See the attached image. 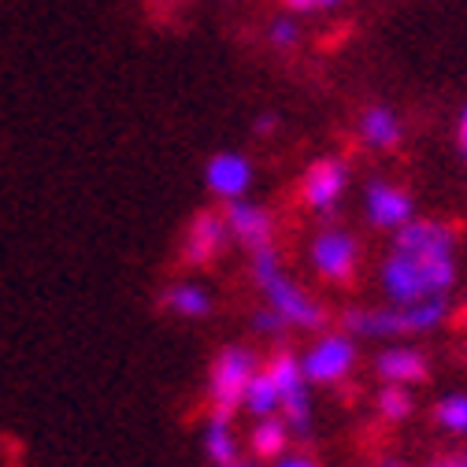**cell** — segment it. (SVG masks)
Listing matches in <instances>:
<instances>
[{"mask_svg": "<svg viewBox=\"0 0 467 467\" xmlns=\"http://www.w3.org/2000/svg\"><path fill=\"white\" fill-rule=\"evenodd\" d=\"M456 278L452 230L441 223H412L397 230L393 253L382 267V285L393 305H416L427 297H445Z\"/></svg>", "mask_w": 467, "mask_h": 467, "instance_id": "obj_1", "label": "cell"}, {"mask_svg": "<svg viewBox=\"0 0 467 467\" xmlns=\"http://www.w3.org/2000/svg\"><path fill=\"white\" fill-rule=\"evenodd\" d=\"M253 275H256V285L264 289L267 305L285 323H294V327H323V308L316 301H308L301 289L278 271V256H275L271 245L253 249Z\"/></svg>", "mask_w": 467, "mask_h": 467, "instance_id": "obj_2", "label": "cell"}, {"mask_svg": "<svg viewBox=\"0 0 467 467\" xmlns=\"http://www.w3.org/2000/svg\"><path fill=\"white\" fill-rule=\"evenodd\" d=\"M445 297H427L416 305H397L389 312H348L345 323L364 337H389V334H420L445 319Z\"/></svg>", "mask_w": 467, "mask_h": 467, "instance_id": "obj_3", "label": "cell"}, {"mask_svg": "<svg viewBox=\"0 0 467 467\" xmlns=\"http://www.w3.org/2000/svg\"><path fill=\"white\" fill-rule=\"evenodd\" d=\"M256 375V360L249 348H223L219 360L212 364V404L215 412L230 416L245 400L249 379Z\"/></svg>", "mask_w": 467, "mask_h": 467, "instance_id": "obj_4", "label": "cell"}, {"mask_svg": "<svg viewBox=\"0 0 467 467\" xmlns=\"http://www.w3.org/2000/svg\"><path fill=\"white\" fill-rule=\"evenodd\" d=\"M267 375L278 386V397H282V408H285V416H289V427H294L297 434H308V427H312V404H308L305 368L294 357H289V353H278L267 364Z\"/></svg>", "mask_w": 467, "mask_h": 467, "instance_id": "obj_5", "label": "cell"}, {"mask_svg": "<svg viewBox=\"0 0 467 467\" xmlns=\"http://www.w3.org/2000/svg\"><path fill=\"white\" fill-rule=\"evenodd\" d=\"M230 242V226H226V215H215V212H201L190 230H186V242H182V260L201 267V264H212Z\"/></svg>", "mask_w": 467, "mask_h": 467, "instance_id": "obj_6", "label": "cell"}, {"mask_svg": "<svg viewBox=\"0 0 467 467\" xmlns=\"http://www.w3.org/2000/svg\"><path fill=\"white\" fill-rule=\"evenodd\" d=\"M353 360H357V348L348 337H323L301 368H305V379H312V382H337L353 368Z\"/></svg>", "mask_w": 467, "mask_h": 467, "instance_id": "obj_7", "label": "cell"}, {"mask_svg": "<svg viewBox=\"0 0 467 467\" xmlns=\"http://www.w3.org/2000/svg\"><path fill=\"white\" fill-rule=\"evenodd\" d=\"M312 260H316L319 275H327L334 282H345L348 275L357 271V242L348 238V234H341V230H327L312 245Z\"/></svg>", "mask_w": 467, "mask_h": 467, "instance_id": "obj_8", "label": "cell"}, {"mask_svg": "<svg viewBox=\"0 0 467 467\" xmlns=\"http://www.w3.org/2000/svg\"><path fill=\"white\" fill-rule=\"evenodd\" d=\"M204 182H208L212 193H219V197H226V201H238V197L249 190V182H253V167H249V160L238 156V152H219V156L208 160Z\"/></svg>", "mask_w": 467, "mask_h": 467, "instance_id": "obj_9", "label": "cell"}, {"mask_svg": "<svg viewBox=\"0 0 467 467\" xmlns=\"http://www.w3.org/2000/svg\"><path fill=\"white\" fill-rule=\"evenodd\" d=\"M341 190H345V163L341 160L327 156V160H319V163L308 167V174H305V201L312 208L330 212L337 204Z\"/></svg>", "mask_w": 467, "mask_h": 467, "instance_id": "obj_10", "label": "cell"}, {"mask_svg": "<svg viewBox=\"0 0 467 467\" xmlns=\"http://www.w3.org/2000/svg\"><path fill=\"white\" fill-rule=\"evenodd\" d=\"M226 226L230 234L249 249H264L271 245V215L249 201H230L226 204Z\"/></svg>", "mask_w": 467, "mask_h": 467, "instance_id": "obj_11", "label": "cell"}, {"mask_svg": "<svg viewBox=\"0 0 467 467\" xmlns=\"http://www.w3.org/2000/svg\"><path fill=\"white\" fill-rule=\"evenodd\" d=\"M368 215L375 226H386V230H397L412 219V197L397 186H386V182H375L368 190Z\"/></svg>", "mask_w": 467, "mask_h": 467, "instance_id": "obj_12", "label": "cell"}, {"mask_svg": "<svg viewBox=\"0 0 467 467\" xmlns=\"http://www.w3.org/2000/svg\"><path fill=\"white\" fill-rule=\"evenodd\" d=\"M379 375L404 386V382H423L427 379V360L416 348H386L379 357Z\"/></svg>", "mask_w": 467, "mask_h": 467, "instance_id": "obj_13", "label": "cell"}, {"mask_svg": "<svg viewBox=\"0 0 467 467\" xmlns=\"http://www.w3.org/2000/svg\"><path fill=\"white\" fill-rule=\"evenodd\" d=\"M163 305L171 308V312H179V316H186V319H201V316H208V308H212V301H208V294L201 285H193V282H182V285H171L167 294H163Z\"/></svg>", "mask_w": 467, "mask_h": 467, "instance_id": "obj_14", "label": "cell"}, {"mask_svg": "<svg viewBox=\"0 0 467 467\" xmlns=\"http://www.w3.org/2000/svg\"><path fill=\"white\" fill-rule=\"evenodd\" d=\"M360 130H364V141L375 145V149H393V145L400 141V127H397V119H393L389 108H371V111L364 115Z\"/></svg>", "mask_w": 467, "mask_h": 467, "instance_id": "obj_15", "label": "cell"}, {"mask_svg": "<svg viewBox=\"0 0 467 467\" xmlns=\"http://www.w3.org/2000/svg\"><path fill=\"white\" fill-rule=\"evenodd\" d=\"M204 452L212 463H230L238 456V445H234V434H230V420L223 412H215L204 427Z\"/></svg>", "mask_w": 467, "mask_h": 467, "instance_id": "obj_16", "label": "cell"}, {"mask_svg": "<svg viewBox=\"0 0 467 467\" xmlns=\"http://www.w3.org/2000/svg\"><path fill=\"white\" fill-rule=\"evenodd\" d=\"M245 404H249V412H256L260 420H264V416H271L275 408L282 404V397H278V386H275V379H271L267 371H260V375H253V379H249V389H245Z\"/></svg>", "mask_w": 467, "mask_h": 467, "instance_id": "obj_17", "label": "cell"}, {"mask_svg": "<svg viewBox=\"0 0 467 467\" xmlns=\"http://www.w3.org/2000/svg\"><path fill=\"white\" fill-rule=\"evenodd\" d=\"M285 449V427L278 423V420H271V416H264L260 420V427L253 431V452L256 456H278Z\"/></svg>", "mask_w": 467, "mask_h": 467, "instance_id": "obj_18", "label": "cell"}, {"mask_svg": "<svg viewBox=\"0 0 467 467\" xmlns=\"http://www.w3.org/2000/svg\"><path fill=\"white\" fill-rule=\"evenodd\" d=\"M438 423L452 434H467V397H445L438 404Z\"/></svg>", "mask_w": 467, "mask_h": 467, "instance_id": "obj_19", "label": "cell"}, {"mask_svg": "<svg viewBox=\"0 0 467 467\" xmlns=\"http://www.w3.org/2000/svg\"><path fill=\"white\" fill-rule=\"evenodd\" d=\"M379 408H382L386 420H404L408 412H412V397H408L397 382H389V386L379 393Z\"/></svg>", "mask_w": 467, "mask_h": 467, "instance_id": "obj_20", "label": "cell"}, {"mask_svg": "<svg viewBox=\"0 0 467 467\" xmlns=\"http://www.w3.org/2000/svg\"><path fill=\"white\" fill-rule=\"evenodd\" d=\"M271 41H275L278 48H289V45L297 41V26L289 23V19H278V23L271 26Z\"/></svg>", "mask_w": 467, "mask_h": 467, "instance_id": "obj_21", "label": "cell"}, {"mask_svg": "<svg viewBox=\"0 0 467 467\" xmlns=\"http://www.w3.org/2000/svg\"><path fill=\"white\" fill-rule=\"evenodd\" d=\"M289 323L271 308V312H256V330H264V334H278V330H285Z\"/></svg>", "mask_w": 467, "mask_h": 467, "instance_id": "obj_22", "label": "cell"}, {"mask_svg": "<svg viewBox=\"0 0 467 467\" xmlns=\"http://www.w3.org/2000/svg\"><path fill=\"white\" fill-rule=\"evenodd\" d=\"M289 8H297V12H308V8H330L337 5V0H285Z\"/></svg>", "mask_w": 467, "mask_h": 467, "instance_id": "obj_23", "label": "cell"}, {"mask_svg": "<svg viewBox=\"0 0 467 467\" xmlns=\"http://www.w3.org/2000/svg\"><path fill=\"white\" fill-rule=\"evenodd\" d=\"M431 467H467V452H452V456H441V460H434Z\"/></svg>", "mask_w": 467, "mask_h": 467, "instance_id": "obj_24", "label": "cell"}, {"mask_svg": "<svg viewBox=\"0 0 467 467\" xmlns=\"http://www.w3.org/2000/svg\"><path fill=\"white\" fill-rule=\"evenodd\" d=\"M278 467H316L312 460H305V456H289V460H282Z\"/></svg>", "mask_w": 467, "mask_h": 467, "instance_id": "obj_25", "label": "cell"}, {"mask_svg": "<svg viewBox=\"0 0 467 467\" xmlns=\"http://www.w3.org/2000/svg\"><path fill=\"white\" fill-rule=\"evenodd\" d=\"M460 149H463V156H467V108H463V115H460Z\"/></svg>", "mask_w": 467, "mask_h": 467, "instance_id": "obj_26", "label": "cell"}, {"mask_svg": "<svg viewBox=\"0 0 467 467\" xmlns=\"http://www.w3.org/2000/svg\"><path fill=\"white\" fill-rule=\"evenodd\" d=\"M256 130H260V134H271V130H275V119H271V115H264V119H256Z\"/></svg>", "mask_w": 467, "mask_h": 467, "instance_id": "obj_27", "label": "cell"}, {"mask_svg": "<svg viewBox=\"0 0 467 467\" xmlns=\"http://www.w3.org/2000/svg\"><path fill=\"white\" fill-rule=\"evenodd\" d=\"M215 467H253V463H245V460H238V456H234L230 463H215Z\"/></svg>", "mask_w": 467, "mask_h": 467, "instance_id": "obj_28", "label": "cell"}, {"mask_svg": "<svg viewBox=\"0 0 467 467\" xmlns=\"http://www.w3.org/2000/svg\"><path fill=\"white\" fill-rule=\"evenodd\" d=\"M163 5H171V0H163Z\"/></svg>", "mask_w": 467, "mask_h": 467, "instance_id": "obj_29", "label": "cell"}]
</instances>
